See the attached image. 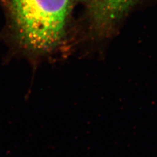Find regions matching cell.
<instances>
[{
	"instance_id": "obj_1",
	"label": "cell",
	"mask_w": 157,
	"mask_h": 157,
	"mask_svg": "<svg viewBox=\"0 0 157 157\" xmlns=\"http://www.w3.org/2000/svg\"><path fill=\"white\" fill-rule=\"evenodd\" d=\"M77 0H8L14 38L25 49L45 54L56 49L65 35Z\"/></svg>"
},
{
	"instance_id": "obj_2",
	"label": "cell",
	"mask_w": 157,
	"mask_h": 157,
	"mask_svg": "<svg viewBox=\"0 0 157 157\" xmlns=\"http://www.w3.org/2000/svg\"><path fill=\"white\" fill-rule=\"evenodd\" d=\"M139 0H91L90 15L95 30L104 32Z\"/></svg>"
}]
</instances>
